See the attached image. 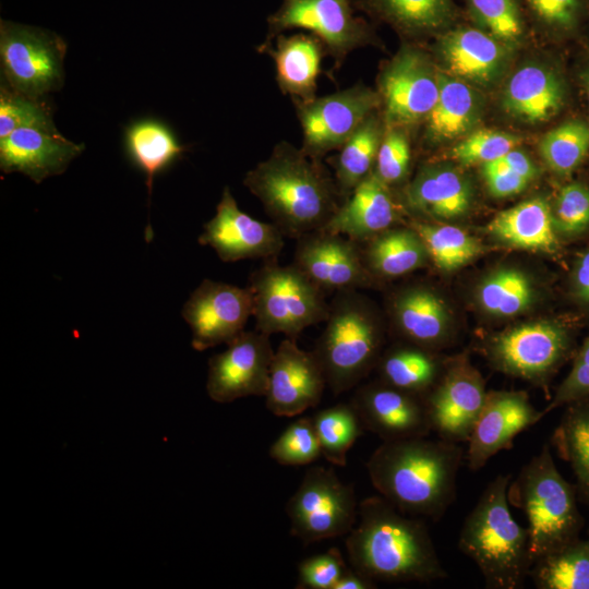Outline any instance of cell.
I'll list each match as a JSON object with an SVG mask.
<instances>
[{
	"label": "cell",
	"mask_w": 589,
	"mask_h": 589,
	"mask_svg": "<svg viewBox=\"0 0 589 589\" xmlns=\"http://www.w3.org/2000/svg\"><path fill=\"white\" fill-rule=\"evenodd\" d=\"M324 323L312 351L327 387L337 396L357 386L376 366L384 328L373 303L360 290L334 293Z\"/></svg>",
	"instance_id": "5b68a950"
},
{
	"label": "cell",
	"mask_w": 589,
	"mask_h": 589,
	"mask_svg": "<svg viewBox=\"0 0 589 589\" xmlns=\"http://www.w3.org/2000/svg\"><path fill=\"white\" fill-rule=\"evenodd\" d=\"M580 82H581L582 87L585 89L587 100H588V105H589V67H587L586 69H584L581 71V73H580Z\"/></svg>",
	"instance_id": "9f6ffc18"
},
{
	"label": "cell",
	"mask_w": 589,
	"mask_h": 589,
	"mask_svg": "<svg viewBox=\"0 0 589 589\" xmlns=\"http://www.w3.org/2000/svg\"><path fill=\"white\" fill-rule=\"evenodd\" d=\"M576 488L556 468L550 444H543L510 480L508 502L526 515L533 563L580 538L584 518Z\"/></svg>",
	"instance_id": "8992f818"
},
{
	"label": "cell",
	"mask_w": 589,
	"mask_h": 589,
	"mask_svg": "<svg viewBox=\"0 0 589 589\" xmlns=\"http://www.w3.org/2000/svg\"><path fill=\"white\" fill-rule=\"evenodd\" d=\"M292 263L326 293L380 285L364 265L360 244L325 229L296 239Z\"/></svg>",
	"instance_id": "e0dca14e"
},
{
	"label": "cell",
	"mask_w": 589,
	"mask_h": 589,
	"mask_svg": "<svg viewBox=\"0 0 589 589\" xmlns=\"http://www.w3.org/2000/svg\"><path fill=\"white\" fill-rule=\"evenodd\" d=\"M347 565L338 548L310 556L298 566V589H334Z\"/></svg>",
	"instance_id": "c3c4849f"
},
{
	"label": "cell",
	"mask_w": 589,
	"mask_h": 589,
	"mask_svg": "<svg viewBox=\"0 0 589 589\" xmlns=\"http://www.w3.org/2000/svg\"><path fill=\"white\" fill-rule=\"evenodd\" d=\"M537 20L546 28L569 34L580 25L586 0H525Z\"/></svg>",
	"instance_id": "681fc988"
},
{
	"label": "cell",
	"mask_w": 589,
	"mask_h": 589,
	"mask_svg": "<svg viewBox=\"0 0 589 589\" xmlns=\"http://www.w3.org/2000/svg\"><path fill=\"white\" fill-rule=\"evenodd\" d=\"M486 231L500 242L517 249L546 254L557 253L561 249L552 205L540 196L497 213L486 225Z\"/></svg>",
	"instance_id": "f546056e"
},
{
	"label": "cell",
	"mask_w": 589,
	"mask_h": 589,
	"mask_svg": "<svg viewBox=\"0 0 589 589\" xmlns=\"http://www.w3.org/2000/svg\"><path fill=\"white\" fill-rule=\"evenodd\" d=\"M275 38L274 46L264 41L257 50L273 59L279 89L293 103L314 99L322 59L327 55L324 44L314 35L304 33L279 34Z\"/></svg>",
	"instance_id": "83f0119b"
},
{
	"label": "cell",
	"mask_w": 589,
	"mask_h": 589,
	"mask_svg": "<svg viewBox=\"0 0 589 589\" xmlns=\"http://www.w3.org/2000/svg\"><path fill=\"white\" fill-rule=\"evenodd\" d=\"M327 387L324 371L313 351L285 338L274 352L266 408L277 417H296L316 407Z\"/></svg>",
	"instance_id": "ffe728a7"
},
{
	"label": "cell",
	"mask_w": 589,
	"mask_h": 589,
	"mask_svg": "<svg viewBox=\"0 0 589 589\" xmlns=\"http://www.w3.org/2000/svg\"><path fill=\"white\" fill-rule=\"evenodd\" d=\"M566 406L552 434L551 445L570 465L577 488L589 502V398Z\"/></svg>",
	"instance_id": "d590c367"
},
{
	"label": "cell",
	"mask_w": 589,
	"mask_h": 589,
	"mask_svg": "<svg viewBox=\"0 0 589 589\" xmlns=\"http://www.w3.org/2000/svg\"><path fill=\"white\" fill-rule=\"evenodd\" d=\"M553 223L560 238L575 239L589 232V185L572 181L563 185L552 205Z\"/></svg>",
	"instance_id": "7bdbcfd3"
},
{
	"label": "cell",
	"mask_w": 589,
	"mask_h": 589,
	"mask_svg": "<svg viewBox=\"0 0 589 589\" xmlns=\"http://www.w3.org/2000/svg\"><path fill=\"white\" fill-rule=\"evenodd\" d=\"M539 153L555 175L572 176L589 154V123L580 119L562 122L544 134Z\"/></svg>",
	"instance_id": "60d3db41"
},
{
	"label": "cell",
	"mask_w": 589,
	"mask_h": 589,
	"mask_svg": "<svg viewBox=\"0 0 589 589\" xmlns=\"http://www.w3.org/2000/svg\"><path fill=\"white\" fill-rule=\"evenodd\" d=\"M358 515L345 542L356 572L375 582H431L448 576L420 517L400 512L382 496L364 498Z\"/></svg>",
	"instance_id": "7a4b0ae2"
},
{
	"label": "cell",
	"mask_w": 589,
	"mask_h": 589,
	"mask_svg": "<svg viewBox=\"0 0 589 589\" xmlns=\"http://www.w3.org/2000/svg\"><path fill=\"white\" fill-rule=\"evenodd\" d=\"M125 147L132 161L145 173L148 192L154 178L184 151L173 133L156 120H140L125 132Z\"/></svg>",
	"instance_id": "e575fe53"
},
{
	"label": "cell",
	"mask_w": 589,
	"mask_h": 589,
	"mask_svg": "<svg viewBox=\"0 0 589 589\" xmlns=\"http://www.w3.org/2000/svg\"><path fill=\"white\" fill-rule=\"evenodd\" d=\"M65 52L67 44L59 35L1 20V70L12 89L33 98L59 89Z\"/></svg>",
	"instance_id": "8fae6325"
},
{
	"label": "cell",
	"mask_w": 589,
	"mask_h": 589,
	"mask_svg": "<svg viewBox=\"0 0 589 589\" xmlns=\"http://www.w3.org/2000/svg\"><path fill=\"white\" fill-rule=\"evenodd\" d=\"M386 127L409 129L423 123L438 95V67L409 43L381 69L377 89Z\"/></svg>",
	"instance_id": "7c38bea8"
},
{
	"label": "cell",
	"mask_w": 589,
	"mask_h": 589,
	"mask_svg": "<svg viewBox=\"0 0 589 589\" xmlns=\"http://www.w3.org/2000/svg\"><path fill=\"white\" fill-rule=\"evenodd\" d=\"M388 312L394 326L407 342L435 349L444 344L449 332L448 309L431 287L408 285L393 293Z\"/></svg>",
	"instance_id": "4316f807"
},
{
	"label": "cell",
	"mask_w": 589,
	"mask_h": 589,
	"mask_svg": "<svg viewBox=\"0 0 589 589\" xmlns=\"http://www.w3.org/2000/svg\"><path fill=\"white\" fill-rule=\"evenodd\" d=\"M365 267L380 283L407 275L424 266L429 254L417 231L393 227L360 243Z\"/></svg>",
	"instance_id": "1f68e13d"
},
{
	"label": "cell",
	"mask_w": 589,
	"mask_h": 589,
	"mask_svg": "<svg viewBox=\"0 0 589 589\" xmlns=\"http://www.w3.org/2000/svg\"><path fill=\"white\" fill-rule=\"evenodd\" d=\"M567 100V85L553 68L528 63L506 81L501 95L503 111L520 122L536 124L556 117Z\"/></svg>",
	"instance_id": "d4e9b609"
},
{
	"label": "cell",
	"mask_w": 589,
	"mask_h": 589,
	"mask_svg": "<svg viewBox=\"0 0 589 589\" xmlns=\"http://www.w3.org/2000/svg\"><path fill=\"white\" fill-rule=\"evenodd\" d=\"M293 28L317 37L333 58L335 69L354 49L378 45L372 25L354 14L351 0H281L279 8L267 17L265 41Z\"/></svg>",
	"instance_id": "30bf717a"
},
{
	"label": "cell",
	"mask_w": 589,
	"mask_h": 589,
	"mask_svg": "<svg viewBox=\"0 0 589 589\" xmlns=\"http://www.w3.org/2000/svg\"><path fill=\"white\" fill-rule=\"evenodd\" d=\"M251 287L204 279L183 305L182 317L192 332L197 351L229 344L239 336L253 315Z\"/></svg>",
	"instance_id": "5bb4252c"
},
{
	"label": "cell",
	"mask_w": 589,
	"mask_h": 589,
	"mask_svg": "<svg viewBox=\"0 0 589 589\" xmlns=\"http://www.w3.org/2000/svg\"><path fill=\"white\" fill-rule=\"evenodd\" d=\"M589 398V336L575 352L568 375L557 387L553 398L542 410L543 417L554 409Z\"/></svg>",
	"instance_id": "f907efd6"
},
{
	"label": "cell",
	"mask_w": 589,
	"mask_h": 589,
	"mask_svg": "<svg viewBox=\"0 0 589 589\" xmlns=\"http://www.w3.org/2000/svg\"><path fill=\"white\" fill-rule=\"evenodd\" d=\"M486 393L480 372L465 356L447 361L424 397L432 432L445 441L468 442Z\"/></svg>",
	"instance_id": "2e32d148"
},
{
	"label": "cell",
	"mask_w": 589,
	"mask_h": 589,
	"mask_svg": "<svg viewBox=\"0 0 589 589\" xmlns=\"http://www.w3.org/2000/svg\"><path fill=\"white\" fill-rule=\"evenodd\" d=\"M495 160L530 181H532L539 173V169L532 159L526 153L517 148H513Z\"/></svg>",
	"instance_id": "db71d44e"
},
{
	"label": "cell",
	"mask_w": 589,
	"mask_h": 589,
	"mask_svg": "<svg viewBox=\"0 0 589 589\" xmlns=\"http://www.w3.org/2000/svg\"><path fill=\"white\" fill-rule=\"evenodd\" d=\"M482 175L490 193L495 197H507L522 192L530 180L506 168L497 160L482 165Z\"/></svg>",
	"instance_id": "816d5d0a"
},
{
	"label": "cell",
	"mask_w": 589,
	"mask_h": 589,
	"mask_svg": "<svg viewBox=\"0 0 589 589\" xmlns=\"http://www.w3.org/2000/svg\"><path fill=\"white\" fill-rule=\"evenodd\" d=\"M293 104L303 134L300 148L320 160L339 149L369 116L381 109L377 92L363 84Z\"/></svg>",
	"instance_id": "4fadbf2b"
},
{
	"label": "cell",
	"mask_w": 589,
	"mask_h": 589,
	"mask_svg": "<svg viewBox=\"0 0 589 589\" xmlns=\"http://www.w3.org/2000/svg\"><path fill=\"white\" fill-rule=\"evenodd\" d=\"M243 184L259 199L283 235L299 237L324 228L344 199L320 159L288 142L247 172Z\"/></svg>",
	"instance_id": "3957f363"
},
{
	"label": "cell",
	"mask_w": 589,
	"mask_h": 589,
	"mask_svg": "<svg viewBox=\"0 0 589 589\" xmlns=\"http://www.w3.org/2000/svg\"><path fill=\"white\" fill-rule=\"evenodd\" d=\"M520 142L519 136L509 132L476 129L460 140L448 156L461 165H483L516 148Z\"/></svg>",
	"instance_id": "f6af8a7d"
},
{
	"label": "cell",
	"mask_w": 589,
	"mask_h": 589,
	"mask_svg": "<svg viewBox=\"0 0 589 589\" xmlns=\"http://www.w3.org/2000/svg\"><path fill=\"white\" fill-rule=\"evenodd\" d=\"M510 474L496 476L467 515L458 537L461 553L474 562L489 589H520L533 564L528 529L509 509Z\"/></svg>",
	"instance_id": "277c9868"
},
{
	"label": "cell",
	"mask_w": 589,
	"mask_h": 589,
	"mask_svg": "<svg viewBox=\"0 0 589 589\" xmlns=\"http://www.w3.org/2000/svg\"><path fill=\"white\" fill-rule=\"evenodd\" d=\"M350 402L364 429L383 442L423 437L432 432L424 398L381 380L360 386Z\"/></svg>",
	"instance_id": "44dd1931"
},
{
	"label": "cell",
	"mask_w": 589,
	"mask_h": 589,
	"mask_svg": "<svg viewBox=\"0 0 589 589\" xmlns=\"http://www.w3.org/2000/svg\"><path fill=\"white\" fill-rule=\"evenodd\" d=\"M83 149L84 145L65 139L52 121L28 124L0 139V168L39 183L62 173Z\"/></svg>",
	"instance_id": "603a6c76"
},
{
	"label": "cell",
	"mask_w": 589,
	"mask_h": 589,
	"mask_svg": "<svg viewBox=\"0 0 589 589\" xmlns=\"http://www.w3.org/2000/svg\"><path fill=\"white\" fill-rule=\"evenodd\" d=\"M410 164L411 144L408 129L385 125L373 172L389 188L407 184Z\"/></svg>",
	"instance_id": "bcb514c9"
},
{
	"label": "cell",
	"mask_w": 589,
	"mask_h": 589,
	"mask_svg": "<svg viewBox=\"0 0 589 589\" xmlns=\"http://www.w3.org/2000/svg\"><path fill=\"white\" fill-rule=\"evenodd\" d=\"M47 121H52V111L46 101L16 92L7 84H1L0 139L21 127Z\"/></svg>",
	"instance_id": "7dc6e473"
},
{
	"label": "cell",
	"mask_w": 589,
	"mask_h": 589,
	"mask_svg": "<svg viewBox=\"0 0 589 589\" xmlns=\"http://www.w3.org/2000/svg\"><path fill=\"white\" fill-rule=\"evenodd\" d=\"M588 534H589V530H588Z\"/></svg>",
	"instance_id": "6f0895ef"
},
{
	"label": "cell",
	"mask_w": 589,
	"mask_h": 589,
	"mask_svg": "<svg viewBox=\"0 0 589 589\" xmlns=\"http://www.w3.org/2000/svg\"><path fill=\"white\" fill-rule=\"evenodd\" d=\"M358 509L352 485L323 466L306 470L286 504L290 534L304 544L348 534L356 525Z\"/></svg>",
	"instance_id": "9c48e42d"
},
{
	"label": "cell",
	"mask_w": 589,
	"mask_h": 589,
	"mask_svg": "<svg viewBox=\"0 0 589 589\" xmlns=\"http://www.w3.org/2000/svg\"><path fill=\"white\" fill-rule=\"evenodd\" d=\"M353 7L408 36L440 35L457 17L452 0H356Z\"/></svg>",
	"instance_id": "4dcf8cb0"
},
{
	"label": "cell",
	"mask_w": 589,
	"mask_h": 589,
	"mask_svg": "<svg viewBox=\"0 0 589 589\" xmlns=\"http://www.w3.org/2000/svg\"><path fill=\"white\" fill-rule=\"evenodd\" d=\"M569 294L578 306L589 312V248L574 261L569 274Z\"/></svg>",
	"instance_id": "f5cc1de1"
},
{
	"label": "cell",
	"mask_w": 589,
	"mask_h": 589,
	"mask_svg": "<svg viewBox=\"0 0 589 589\" xmlns=\"http://www.w3.org/2000/svg\"><path fill=\"white\" fill-rule=\"evenodd\" d=\"M477 27L514 47L524 35V21L516 0H466Z\"/></svg>",
	"instance_id": "b9f144b4"
},
{
	"label": "cell",
	"mask_w": 589,
	"mask_h": 589,
	"mask_svg": "<svg viewBox=\"0 0 589 589\" xmlns=\"http://www.w3.org/2000/svg\"><path fill=\"white\" fill-rule=\"evenodd\" d=\"M510 46L479 27L457 26L438 35L441 70L477 88H489L504 75Z\"/></svg>",
	"instance_id": "7402d4cb"
},
{
	"label": "cell",
	"mask_w": 589,
	"mask_h": 589,
	"mask_svg": "<svg viewBox=\"0 0 589 589\" xmlns=\"http://www.w3.org/2000/svg\"><path fill=\"white\" fill-rule=\"evenodd\" d=\"M469 180L442 164H425L401 192V206L419 219L452 220L462 217L472 203Z\"/></svg>",
	"instance_id": "cb8c5ba5"
},
{
	"label": "cell",
	"mask_w": 589,
	"mask_h": 589,
	"mask_svg": "<svg viewBox=\"0 0 589 589\" xmlns=\"http://www.w3.org/2000/svg\"><path fill=\"white\" fill-rule=\"evenodd\" d=\"M408 225L420 236L430 261L442 272L449 273L467 265L482 251L480 241L458 227L419 218Z\"/></svg>",
	"instance_id": "74e56055"
},
{
	"label": "cell",
	"mask_w": 589,
	"mask_h": 589,
	"mask_svg": "<svg viewBox=\"0 0 589 589\" xmlns=\"http://www.w3.org/2000/svg\"><path fill=\"white\" fill-rule=\"evenodd\" d=\"M269 335L243 330L208 361L206 390L212 400L231 402L248 396H265L274 350Z\"/></svg>",
	"instance_id": "9a60e30c"
},
{
	"label": "cell",
	"mask_w": 589,
	"mask_h": 589,
	"mask_svg": "<svg viewBox=\"0 0 589 589\" xmlns=\"http://www.w3.org/2000/svg\"><path fill=\"white\" fill-rule=\"evenodd\" d=\"M385 132L381 110L373 112L338 149L334 158V179L344 201L370 176Z\"/></svg>",
	"instance_id": "836d02e7"
},
{
	"label": "cell",
	"mask_w": 589,
	"mask_h": 589,
	"mask_svg": "<svg viewBox=\"0 0 589 589\" xmlns=\"http://www.w3.org/2000/svg\"><path fill=\"white\" fill-rule=\"evenodd\" d=\"M529 577L538 589H589V538L539 557Z\"/></svg>",
	"instance_id": "8d00e7d4"
},
{
	"label": "cell",
	"mask_w": 589,
	"mask_h": 589,
	"mask_svg": "<svg viewBox=\"0 0 589 589\" xmlns=\"http://www.w3.org/2000/svg\"><path fill=\"white\" fill-rule=\"evenodd\" d=\"M203 228L199 243L214 249L223 262L275 259L285 244L280 229L242 212L228 187L223 191L214 217Z\"/></svg>",
	"instance_id": "ac0fdd59"
},
{
	"label": "cell",
	"mask_w": 589,
	"mask_h": 589,
	"mask_svg": "<svg viewBox=\"0 0 589 589\" xmlns=\"http://www.w3.org/2000/svg\"><path fill=\"white\" fill-rule=\"evenodd\" d=\"M376 588L375 581L356 572L353 568L345 570L342 576L336 582L334 589H373Z\"/></svg>",
	"instance_id": "11a10c76"
},
{
	"label": "cell",
	"mask_w": 589,
	"mask_h": 589,
	"mask_svg": "<svg viewBox=\"0 0 589 589\" xmlns=\"http://www.w3.org/2000/svg\"><path fill=\"white\" fill-rule=\"evenodd\" d=\"M483 110L479 88L438 68V95L423 122V139L430 145L460 139L476 130Z\"/></svg>",
	"instance_id": "f1b7e54d"
},
{
	"label": "cell",
	"mask_w": 589,
	"mask_h": 589,
	"mask_svg": "<svg viewBox=\"0 0 589 589\" xmlns=\"http://www.w3.org/2000/svg\"><path fill=\"white\" fill-rule=\"evenodd\" d=\"M253 292L255 329L284 334L297 340L308 327L324 323L329 311L327 293L293 263L264 260L249 278Z\"/></svg>",
	"instance_id": "52a82bcc"
},
{
	"label": "cell",
	"mask_w": 589,
	"mask_h": 589,
	"mask_svg": "<svg viewBox=\"0 0 589 589\" xmlns=\"http://www.w3.org/2000/svg\"><path fill=\"white\" fill-rule=\"evenodd\" d=\"M465 455L459 443L440 437L386 441L366 470L375 490L400 512L438 521L456 500Z\"/></svg>",
	"instance_id": "6da1fadb"
},
{
	"label": "cell",
	"mask_w": 589,
	"mask_h": 589,
	"mask_svg": "<svg viewBox=\"0 0 589 589\" xmlns=\"http://www.w3.org/2000/svg\"><path fill=\"white\" fill-rule=\"evenodd\" d=\"M322 456L330 464L345 467L347 454L364 432L360 417L349 404H338L312 417Z\"/></svg>",
	"instance_id": "ab89813d"
},
{
	"label": "cell",
	"mask_w": 589,
	"mask_h": 589,
	"mask_svg": "<svg viewBox=\"0 0 589 589\" xmlns=\"http://www.w3.org/2000/svg\"><path fill=\"white\" fill-rule=\"evenodd\" d=\"M536 288L529 276L514 267H503L479 285L477 298L481 309L494 316H515L534 302Z\"/></svg>",
	"instance_id": "f35d334b"
},
{
	"label": "cell",
	"mask_w": 589,
	"mask_h": 589,
	"mask_svg": "<svg viewBox=\"0 0 589 589\" xmlns=\"http://www.w3.org/2000/svg\"><path fill=\"white\" fill-rule=\"evenodd\" d=\"M269 456L284 466H304L322 456L312 418L293 421L269 448Z\"/></svg>",
	"instance_id": "ee69618b"
},
{
	"label": "cell",
	"mask_w": 589,
	"mask_h": 589,
	"mask_svg": "<svg viewBox=\"0 0 589 589\" xmlns=\"http://www.w3.org/2000/svg\"><path fill=\"white\" fill-rule=\"evenodd\" d=\"M399 204L374 172L361 181L323 228L363 243L395 227Z\"/></svg>",
	"instance_id": "484cf974"
},
{
	"label": "cell",
	"mask_w": 589,
	"mask_h": 589,
	"mask_svg": "<svg viewBox=\"0 0 589 589\" xmlns=\"http://www.w3.org/2000/svg\"><path fill=\"white\" fill-rule=\"evenodd\" d=\"M574 350L572 328L556 321L525 323L492 336L483 351L507 375L544 386Z\"/></svg>",
	"instance_id": "ba28073f"
},
{
	"label": "cell",
	"mask_w": 589,
	"mask_h": 589,
	"mask_svg": "<svg viewBox=\"0 0 589 589\" xmlns=\"http://www.w3.org/2000/svg\"><path fill=\"white\" fill-rule=\"evenodd\" d=\"M446 363L431 349L407 342L382 352L375 368L382 382L424 398Z\"/></svg>",
	"instance_id": "d6a6232c"
},
{
	"label": "cell",
	"mask_w": 589,
	"mask_h": 589,
	"mask_svg": "<svg viewBox=\"0 0 589 589\" xmlns=\"http://www.w3.org/2000/svg\"><path fill=\"white\" fill-rule=\"evenodd\" d=\"M542 418V410L533 407L525 392H488L467 442L468 468L471 471L483 468L497 453L512 448L516 436Z\"/></svg>",
	"instance_id": "d6986e66"
}]
</instances>
